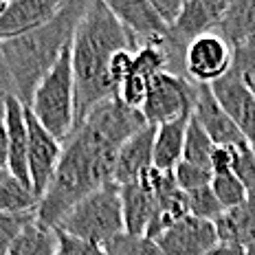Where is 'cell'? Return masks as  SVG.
<instances>
[{
  "mask_svg": "<svg viewBox=\"0 0 255 255\" xmlns=\"http://www.w3.org/2000/svg\"><path fill=\"white\" fill-rule=\"evenodd\" d=\"M145 126L139 110L117 97L95 106L64 141L57 169L35 209L40 225L57 229L79 200L113 183L119 147Z\"/></svg>",
  "mask_w": 255,
  "mask_h": 255,
  "instance_id": "1",
  "label": "cell"
},
{
  "mask_svg": "<svg viewBox=\"0 0 255 255\" xmlns=\"http://www.w3.org/2000/svg\"><path fill=\"white\" fill-rule=\"evenodd\" d=\"M136 51V42L121 26L106 0L88 2L71 40V64L75 79V128L95 106L117 97L108 79V62L117 51Z\"/></svg>",
  "mask_w": 255,
  "mask_h": 255,
  "instance_id": "2",
  "label": "cell"
},
{
  "mask_svg": "<svg viewBox=\"0 0 255 255\" xmlns=\"http://www.w3.org/2000/svg\"><path fill=\"white\" fill-rule=\"evenodd\" d=\"M86 4V0L64 2L55 18L42 24L40 29L0 42V60L9 88L13 97H18L24 106L31 104L38 84L53 68V64L60 60L62 51L71 44Z\"/></svg>",
  "mask_w": 255,
  "mask_h": 255,
  "instance_id": "3",
  "label": "cell"
},
{
  "mask_svg": "<svg viewBox=\"0 0 255 255\" xmlns=\"http://www.w3.org/2000/svg\"><path fill=\"white\" fill-rule=\"evenodd\" d=\"M31 115L40 121L57 141H66L75 130V79L71 64V44L62 51L60 60L38 84L31 104Z\"/></svg>",
  "mask_w": 255,
  "mask_h": 255,
  "instance_id": "4",
  "label": "cell"
},
{
  "mask_svg": "<svg viewBox=\"0 0 255 255\" xmlns=\"http://www.w3.org/2000/svg\"><path fill=\"white\" fill-rule=\"evenodd\" d=\"M55 231H62L82 242L97 244V247H106L121 233H126L119 185L110 183L82 198L62 218Z\"/></svg>",
  "mask_w": 255,
  "mask_h": 255,
  "instance_id": "5",
  "label": "cell"
},
{
  "mask_svg": "<svg viewBox=\"0 0 255 255\" xmlns=\"http://www.w3.org/2000/svg\"><path fill=\"white\" fill-rule=\"evenodd\" d=\"M196 90H198V84H194L180 73H158L154 79H150L145 104L141 108L145 124L163 126L180 117H189L196 104Z\"/></svg>",
  "mask_w": 255,
  "mask_h": 255,
  "instance_id": "6",
  "label": "cell"
},
{
  "mask_svg": "<svg viewBox=\"0 0 255 255\" xmlns=\"http://www.w3.org/2000/svg\"><path fill=\"white\" fill-rule=\"evenodd\" d=\"M231 64L233 49L216 33H207L191 40L183 55L187 79H191L194 84H207V86L227 75Z\"/></svg>",
  "mask_w": 255,
  "mask_h": 255,
  "instance_id": "7",
  "label": "cell"
},
{
  "mask_svg": "<svg viewBox=\"0 0 255 255\" xmlns=\"http://www.w3.org/2000/svg\"><path fill=\"white\" fill-rule=\"evenodd\" d=\"M209 88L249 145L255 147V97L249 82L236 68H229V73L209 84Z\"/></svg>",
  "mask_w": 255,
  "mask_h": 255,
  "instance_id": "8",
  "label": "cell"
},
{
  "mask_svg": "<svg viewBox=\"0 0 255 255\" xmlns=\"http://www.w3.org/2000/svg\"><path fill=\"white\" fill-rule=\"evenodd\" d=\"M26 134H29V180H31V191L33 196L40 198L44 196L49 187L53 174L57 169V163L62 158V147L64 143L57 141L55 136L46 130L44 126L31 115L26 108Z\"/></svg>",
  "mask_w": 255,
  "mask_h": 255,
  "instance_id": "9",
  "label": "cell"
},
{
  "mask_svg": "<svg viewBox=\"0 0 255 255\" xmlns=\"http://www.w3.org/2000/svg\"><path fill=\"white\" fill-rule=\"evenodd\" d=\"M121 26L141 46H165L172 31L161 22L150 0H106Z\"/></svg>",
  "mask_w": 255,
  "mask_h": 255,
  "instance_id": "10",
  "label": "cell"
},
{
  "mask_svg": "<svg viewBox=\"0 0 255 255\" xmlns=\"http://www.w3.org/2000/svg\"><path fill=\"white\" fill-rule=\"evenodd\" d=\"M154 242L163 255H207L218 244V233L214 222L185 216Z\"/></svg>",
  "mask_w": 255,
  "mask_h": 255,
  "instance_id": "11",
  "label": "cell"
},
{
  "mask_svg": "<svg viewBox=\"0 0 255 255\" xmlns=\"http://www.w3.org/2000/svg\"><path fill=\"white\" fill-rule=\"evenodd\" d=\"M2 121L7 128V169L9 174L20 180L24 187L31 189L29 180V134H26V106L13 95L4 97Z\"/></svg>",
  "mask_w": 255,
  "mask_h": 255,
  "instance_id": "12",
  "label": "cell"
},
{
  "mask_svg": "<svg viewBox=\"0 0 255 255\" xmlns=\"http://www.w3.org/2000/svg\"><path fill=\"white\" fill-rule=\"evenodd\" d=\"M191 119H196L200 128L209 134V139L214 141V145H225V147H240L247 145V139L242 136V132L236 128V124L229 119V115L220 108V104L216 102L214 93L207 84H198L196 90V104L191 110Z\"/></svg>",
  "mask_w": 255,
  "mask_h": 255,
  "instance_id": "13",
  "label": "cell"
},
{
  "mask_svg": "<svg viewBox=\"0 0 255 255\" xmlns=\"http://www.w3.org/2000/svg\"><path fill=\"white\" fill-rule=\"evenodd\" d=\"M229 0H183V9L172 29V40L180 49H187L191 40L214 33Z\"/></svg>",
  "mask_w": 255,
  "mask_h": 255,
  "instance_id": "14",
  "label": "cell"
},
{
  "mask_svg": "<svg viewBox=\"0 0 255 255\" xmlns=\"http://www.w3.org/2000/svg\"><path fill=\"white\" fill-rule=\"evenodd\" d=\"M64 7L60 0H13L7 11L0 15V42L20 38L24 33L40 29L57 15Z\"/></svg>",
  "mask_w": 255,
  "mask_h": 255,
  "instance_id": "15",
  "label": "cell"
},
{
  "mask_svg": "<svg viewBox=\"0 0 255 255\" xmlns=\"http://www.w3.org/2000/svg\"><path fill=\"white\" fill-rule=\"evenodd\" d=\"M154 136H156V126H145L119 147L113 178L115 185L124 187L136 183L147 169L154 167Z\"/></svg>",
  "mask_w": 255,
  "mask_h": 255,
  "instance_id": "16",
  "label": "cell"
},
{
  "mask_svg": "<svg viewBox=\"0 0 255 255\" xmlns=\"http://www.w3.org/2000/svg\"><path fill=\"white\" fill-rule=\"evenodd\" d=\"M218 242L242 247L244 251H255V194H249L247 203L236 209L225 211L214 222Z\"/></svg>",
  "mask_w": 255,
  "mask_h": 255,
  "instance_id": "17",
  "label": "cell"
},
{
  "mask_svg": "<svg viewBox=\"0 0 255 255\" xmlns=\"http://www.w3.org/2000/svg\"><path fill=\"white\" fill-rule=\"evenodd\" d=\"M214 33L233 51L251 42L255 38V0H231Z\"/></svg>",
  "mask_w": 255,
  "mask_h": 255,
  "instance_id": "18",
  "label": "cell"
},
{
  "mask_svg": "<svg viewBox=\"0 0 255 255\" xmlns=\"http://www.w3.org/2000/svg\"><path fill=\"white\" fill-rule=\"evenodd\" d=\"M121 214H124V229L128 236L145 238L147 227L154 216V198L141 183H130L119 187Z\"/></svg>",
  "mask_w": 255,
  "mask_h": 255,
  "instance_id": "19",
  "label": "cell"
},
{
  "mask_svg": "<svg viewBox=\"0 0 255 255\" xmlns=\"http://www.w3.org/2000/svg\"><path fill=\"white\" fill-rule=\"evenodd\" d=\"M189 117H180V119L156 126V136H154V167L156 169L174 172L178 163L183 161V145Z\"/></svg>",
  "mask_w": 255,
  "mask_h": 255,
  "instance_id": "20",
  "label": "cell"
},
{
  "mask_svg": "<svg viewBox=\"0 0 255 255\" xmlns=\"http://www.w3.org/2000/svg\"><path fill=\"white\" fill-rule=\"evenodd\" d=\"M55 251H57L55 229H49V227L40 225L38 218H35L13 240L7 255H55Z\"/></svg>",
  "mask_w": 255,
  "mask_h": 255,
  "instance_id": "21",
  "label": "cell"
},
{
  "mask_svg": "<svg viewBox=\"0 0 255 255\" xmlns=\"http://www.w3.org/2000/svg\"><path fill=\"white\" fill-rule=\"evenodd\" d=\"M38 198L20 180L9 174L7 167H0V211L7 214H35Z\"/></svg>",
  "mask_w": 255,
  "mask_h": 255,
  "instance_id": "22",
  "label": "cell"
},
{
  "mask_svg": "<svg viewBox=\"0 0 255 255\" xmlns=\"http://www.w3.org/2000/svg\"><path fill=\"white\" fill-rule=\"evenodd\" d=\"M214 147L216 145H214V141L209 139V134L200 128L198 121L189 117L187 132H185V145H183V161L209 169V158H211Z\"/></svg>",
  "mask_w": 255,
  "mask_h": 255,
  "instance_id": "23",
  "label": "cell"
},
{
  "mask_svg": "<svg viewBox=\"0 0 255 255\" xmlns=\"http://www.w3.org/2000/svg\"><path fill=\"white\" fill-rule=\"evenodd\" d=\"M169 64H172V57H169L165 46H141V49L134 51V68H132V73L150 82L158 73L169 71Z\"/></svg>",
  "mask_w": 255,
  "mask_h": 255,
  "instance_id": "24",
  "label": "cell"
},
{
  "mask_svg": "<svg viewBox=\"0 0 255 255\" xmlns=\"http://www.w3.org/2000/svg\"><path fill=\"white\" fill-rule=\"evenodd\" d=\"M211 191L218 198V203L222 205V209L229 211V209H236L247 203L249 198V191L244 189V185L238 180L233 174H222V176H214L211 178Z\"/></svg>",
  "mask_w": 255,
  "mask_h": 255,
  "instance_id": "25",
  "label": "cell"
},
{
  "mask_svg": "<svg viewBox=\"0 0 255 255\" xmlns=\"http://www.w3.org/2000/svg\"><path fill=\"white\" fill-rule=\"evenodd\" d=\"M187 205H189V216L200 218L207 222H216L218 218L225 214L222 205L218 203L211 187H200L187 194Z\"/></svg>",
  "mask_w": 255,
  "mask_h": 255,
  "instance_id": "26",
  "label": "cell"
},
{
  "mask_svg": "<svg viewBox=\"0 0 255 255\" xmlns=\"http://www.w3.org/2000/svg\"><path fill=\"white\" fill-rule=\"evenodd\" d=\"M104 251L106 255H163L154 240L128 236V233H121L110 244H106Z\"/></svg>",
  "mask_w": 255,
  "mask_h": 255,
  "instance_id": "27",
  "label": "cell"
},
{
  "mask_svg": "<svg viewBox=\"0 0 255 255\" xmlns=\"http://www.w3.org/2000/svg\"><path fill=\"white\" fill-rule=\"evenodd\" d=\"M174 178H176L178 187L183 189L185 194H189V191H194V189L209 187L214 174H211V169H207V167L191 165L187 161H180L176 165V169H174Z\"/></svg>",
  "mask_w": 255,
  "mask_h": 255,
  "instance_id": "28",
  "label": "cell"
},
{
  "mask_svg": "<svg viewBox=\"0 0 255 255\" xmlns=\"http://www.w3.org/2000/svg\"><path fill=\"white\" fill-rule=\"evenodd\" d=\"M231 174L244 185L249 194H255V150L251 145L236 147V158H233Z\"/></svg>",
  "mask_w": 255,
  "mask_h": 255,
  "instance_id": "29",
  "label": "cell"
},
{
  "mask_svg": "<svg viewBox=\"0 0 255 255\" xmlns=\"http://www.w3.org/2000/svg\"><path fill=\"white\" fill-rule=\"evenodd\" d=\"M147 88H150V82L132 73V75L124 79V84L117 88V99L124 106H128V108L141 113L143 104H145V97H147Z\"/></svg>",
  "mask_w": 255,
  "mask_h": 255,
  "instance_id": "30",
  "label": "cell"
},
{
  "mask_svg": "<svg viewBox=\"0 0 255 255\" xmlns=\"http://www.w3.org/2000/svg\"><path fill=\"white\" fill-rule=\"evenodd\" d=\"M35 220V214H7L0 211V253H7L22 229Z\"/></svg>",
  "mask_w": 255,
  "mask_h": 255,
  "instance_id": "31",
  "label": "cell"
},
{
  "mask_svg": "<svg viewBox=\"0 0 255 255\" xmlns=\"http://www.w3.org/2000/svg\"><path fill=\"white\" fill-rule=\"evenodd\" d=\"M132 68H134V51L132 49H124L117 51L108 62V79L115 86V90L124 84V79L132 75Z\"/></svg>",
  "mask_w": 255,
  "mask_h": 255,
  "instance_id": "32",
  "label": "cell"
},
{
  "mask_svg": "<svg viewBox=\"0 0 255 255\" xmlns=\"http://www.w3.org/2000/svg\"><path fill=\"white\" fill-rule=\"evenodd\" d=\"M57 233V251L55 255H106L104 247H97V244L90 242H82L77 238H71L62 231Z\"/></svg>",
  "mask_w": 255,
  "mask_h": 255,
  "instance_id": "33",
  "label": "cell"
},
{
  "mask_svg": "<svg viewBox=\"0 0 255 255\" xmlns=\"http://www.w3.org/2000/svg\"><path fill=\"white\" fill-rule=\"evenodd\" d=\"M231 68H236L244 79H255V38L233 51Z\"/></svg>",
  "mask_w": 255,
  "mask_h": 255,
  "instance_id": "34",
  "label": "cell"
},
{
  "mask_svg": "<svg viewBox=\"0 0 255 255\" xmlns=\"http://www.w3.org/2000/svg\"><path fill=\"white\" fill-rule=\"evenodd\" d=\"M233 158H236V147H225L216 145L209 158V169L214 176H222V174H231L233 169Z\"/></svg>",
  "mask_w": 255,
  "mask_h": 255,
  "instance_id": "35",
  "label": "cell"
},
{
  "mask_svg": "<svg viewBox=\"0 0 255 255\" xmlns=\"http://www.w3.org/2000/svg\"><path fill=\"white\" fill-rule=\"evenodd\" d=\"M150 2H152L154 11H156V15L161 18V22L172 31L178 15H180V9H183V0H150Z\"/></svg>",
  "mask_w": 255,
  "mask_h": 255,
  "instance_id": "36",
  "label": "cell"
},
{
  "mask_svg": "<svg viewBox=\"0 0 255 255\" xmlns=\"http://www.w3.org/2000/svg\"><path fill=\"white\" fill-rule=\"evenodd\" d=\"M7 152H9L7 128H4V121H2V117H0V167H7Z\"/></svg>",
  "mask_w": 255,
  "mask_h": 255,
  "instance_id": "37",
  "label": "cell"
},
{
  "mask_svg": "<svg viewBox=\"0 0 255 255\" xmlns=\"http://www.w3.org/2000/svg\"><path fill=\"white\" fill-rule=\"evenodd\" d=\"M207 255H247L242 247H231V244H220L218 242Z\"/></svg>",
  "mask_w": 255,
  "mask_h": 255,
  "instance_id": "38",
  "label": "cell"
},
{
  "mask_svg": "<svg viewBox=\"0 0 255 255\" xmlns=\"http://www.w3.org/2000/svg\"><path fill=\"white\" fill-rule=\"evenodd\" d=\"M7 7H9V2H7V0H0V15H2L4 11H7Z\"/></svg>",
  "mask_w": 255,
  "mask_h": 255,
  "instance_id": "39",
  "label": "cell"
},
{
  "mask_svg": "<svg viewBox=\"0 0 255 255\" xmlns=\"http://www.w3.org/2000/svg\"><path fill=\"white\" fill-rule=\"evenodd\" d=\"M249 82V86H251V90H253V97H255V79H247Z\"/></svg>",
  "mask_w": 255,
  "mask_h": 255,
  "instance_id": "40",
  "label": "cell"
},
{
  "mask_svg": "<svg viewBox=\"0 0 255 255\" xmlns=\"http://www.w3.org/2000/svg\"><path fill=\"white\" fill-rule=\"evenodd\" d=\"M0 255H7V253H0Z\"/></svg>",
  "mask_w": 255,
  "mask_h": 255,
  "instance_id": "41",
  "label": "cell"
},
{
  "mask_svg": "<svg viewBox=\"0 0 255 255\" xmlns=\"http://www.w3.org/2000/svg\"><path fill=\"white\" fill-rule=\"evenodd\" d=\"M253 150H255V147H253Z\"/></svg>",
  "mask_w": 255,
  "mask_h": 255,
  "instance_id": "42",
  "label": "cell"
}]
</instances>
